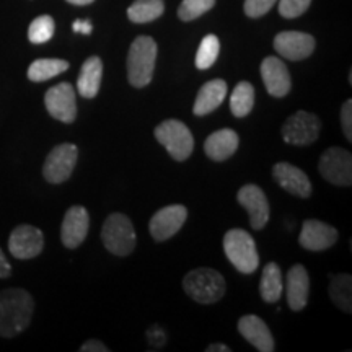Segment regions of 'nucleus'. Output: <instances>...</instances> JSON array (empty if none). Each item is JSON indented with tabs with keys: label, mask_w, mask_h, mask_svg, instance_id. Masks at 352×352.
<instances>
[{
	"label": "nucleus",
	"mask_w": 352,
	"mask_h": 352,
	"mask_svg": "<svg viewBox=\"0 0 352 352\" xmlns=\"http://www.w3.org/2000/svg\"><path fill=\"white\" fill-rule=\"evenodd\" d=\"M155 139L176 162H184L195 151V138L189 127L178 120H166L155 127Z\"/></svg>",
	"instance_id": "obj_6"
},
{
	"label": "nucleus",
	"mask_w": 352,
	"mask_h": 352,
	"mask_svg": "<svg viewBox=\"0 0 352 352\" xmlns=\"http://www.w3.org/2000/svg\"><path fill=\"white\" fill-rule=\"evenodd\" d=\"M34 311L32 294L10 287L0 292V336L15 338L30 327Z\"/></svg>",
	"instance_id": "obj_1"
},
{
	"label": "nucleus",
	"mask_w": 352,
	"mask_h": 352,
	"mask_svg": "<svg viewBox=\"0 0 352 352\" xmlns=\"http://www.w3.org/2000/svg\"><path fill=\"white\" fill-rule=\"evenodd\" d=\"M239 204L246 209L250 215V226L254 230H263L270 222V202L264 191L256 184H245L236 195Z\"/></svg>",
	"instance_id": "obj_12"
},
{
	"label": "nucleus",
	"mask_w": 352,
	"mask_h": 352,
	"mask_svg": "<svg viewBox=\"0 0 352 352\" xmlns=\"http://www.w3.org/2000/svg\"><path fill=\"white\" fill-rule=\"evenodd\" d=\"M44 107L54 120L64 124H72L77 118L76 90L67 82L57 83L44 95Z\"/></svg>",
	"instance_id": "obj_10"
},
{
	"label": "nucleus",
	"mask_w": 352,
	"mask_h": 352,
	"mask_svg": "<svg viewBox=\"0 0 352 352\" xmlns=\"http://www.w3.org/2000/svg\"><path fill=\"white\" fill-rule=\"evenodd\" d=\"M215 6V0H183L178 8V16L183 21L199 19Z\"/></svg>",
	"instance_id": "obj_31"
},
{
	"label": "nucleus",
	"mask_w": 352,
	"mask_h": 352,
	"mask_svg": "<svg viewBox=\"0 0 352 352\" xmlns=\"http://www.w3.org/2000/svg\"><path fill=\"white\" fill-rule=\"evenodd\" d=\"M54 30H56V23L52 16L50 15L36 16L28 28L30 43L33 44L47 43L52 36H54Z\"/></svg>",
	"instance_id": "obj_30"
},
{
	"label": "nucleus",
	"mask_w": 352,
	"mask_h": 352,
	"mask_svg": "<svg viewBox=\"0 0 352 352\" xmlns=\"http://www.w3.org/2000/svg\"><path fill=\"white\" fill-rule=\"evenodd\" d=\"M78 160V148L74 144L56 145L46 157L43 166V176L47 183L60 184L72 176Z\"/></svg>",
	"instance_id": "obj_7"
},
{
	"label": "nucleus",
	"mask_w": 352,
	"mask_h": 352,
	"mask_svg": "<svg viewBox=\"0 0 352 352\" xmlns=\"http://www.w3.org/2000/svg\"><path fill=\"white\" fill-rule=\"evenodd\" d=\"M101 240H103L104 248L111 254L129 256L134 252L138 236H135L131 219L124 214L114 212L104 220L103 228H101Z\"/></svg>",
	"instance_id": "obj_5"
},
{
	"label": "nucleus",
	"mask_w": 352,
	"mask_h": 352,
	"mask_svg": "<svg viewBox=\"0 0 352 352\" xmlns=\"http://www.w3.org/2000/svg\"><path fill=\"white\" fill-rule=\"evenodd\" d=\"M69 69V63L64 59H38L28 67V78L34 83L51 80Z\"/></svg>",
	"instance_id": "obj_27"
},
{
	"label": "nucleus",
	"mask_w": 352,
	"mask_h": 352,
	"mask_svg": "<svg viewBox=\"0 0 352 352\" xmlns=\"http://www.w3.org/2000/svg\"><path fill=\"white\" fill-rule=\"evenodd\" d=\"M320 175L328 183L336 186H351L352 184V155L342 147H329L324 151L318 164Z\"/></svg>",
	"instance_id": "obj_9"
},
{
	"label": "nucleus",
	"mask_w": 352,
	"mask_h": 352,
	"mask_svg": "<svg viewBox=\"0 0 352 352\" xmlns=\"http://www.w3.org/2000/svg\"><path fill=\"white\" fill-rule=\"evenodd\" d=\"M165 2L164 0H135L127 8V16L132 23H151L158 16L164 15Z\"/></svg>",
	"instance_id": "obj_26"
},
{
	"label": "nucleus",
	"mask_w": 352,
	"mask_h": 352,
	"mask_svg": "<svg viewBox=\"0 0 352 352\" xmlns=\"http://www.w3.org/2000/svg\"><path fill=\"white\" fill-rule=\"evenodd\" d=\"M90 227V215L82 206H72L64 215L63 228H60V240L65 248H78L88 235Z\"/></svg>",
	"instance_id": "obj_15"
},
{
	"label": "nucleus",
	"mask_w": 352,
	"mask_h": 352,
	"mask_svg": "<svg viewBox=\"0 0 352 352\" xmlns=\"http://www.w3.org/2000/svg\"><path fill=\"white\" fill-rule=\"evenodd\" d=\"M65 2L72 3V6H90L95 0H65Z\"/></svg>",
	"instance_id": "obj_40"
},
{
	"label": "nucleus",
	"mask_w": 352,
	"mask_h": 352,
	"mask_svg": "<svg viewBox=\"0 0 352 352\" xmlns=\"http://www.w3.org/2000/svg\"><path fill=\"white\" fill-rule=\"evenodd\" d=\"M272 176L276 183L290 195L307 199L311 195V183L308 179L307 173L298 166H294L287 162H279L272 168Z\"/></svg>",
	"instance_id": "obj_18"
},
{
	"label": "nucleus",
	"mask_w": 352,
	"mask_h": 352,
	"mask_svg": "<svg viewBox=\"0 0 352 352\" xmlns=\"http://www.w3.org/2000/svg\"><path fill=\"white\" fill-rule=\"evenodd\" d=\"M338 241V230L329 223L321 222V220H305L303 222L298 243L302 248L308 252H324L331 248Z\"/></svg>",
	"instance_id": "obj_14"
},
{
	"label": "nucleus",
	"mask_w": 352,
	"mask_h": 352,
	"mask_svg": "<svg viewBox=\"0 0 352 352\" xmlns=\"http://www.w3.org/2000/svg\"><path fill=\"white\" fill-rule=\"evenodd\" d=\"M223 252L241 274H252L259 266V254L253 236L241 228H232L223 236Z\"/></svg>",
	"instance_id": "obj_4"
},
{
	"label": "nucleus",
	"mask_w": 352,
	"mask_h": 352,
	"mask_svg": "<svg viewBox=\"0 0 352 352\" xmlns=\"http://www.w3.org/2000/svg\"><path fill=\"white\" fill-rule=\"evenodd\" d=\"M206 352H230V347L226 346V344H210Z\"/></svg>",
	"instance_id": "obj_39"
},
{
	"label": "nucleus",
	"mask_w": 352,
	"mask_h": 352,
	"mask_svg": "<svg viewBox=\"0 0 352 352\" xmlns=\"http://www.w3.org/2000/svg\"><path fill=\"white\" fill-rule=\"evenodd\" d=\"M147 336H148V341H152L153 346L160 347V346L165 344V333L160 331V329H158V331H155V328L148 329Z\"/></svg>",
	"instance_id": "obj_36"
},
{
	"label": "nucleus",
	"mask_w": 352,
	"mask_h": 352,
	"mask_svg": "<svg viewBox=\"0 0 352 352\" xmlns=\"http://www.w3.org/2000/svg\"><path fill=\"white\" fill-rule=\"evenodd\" d=\"M101 76H103V63L98 56L88 57L82 64L80 74L77 78V90L82 98L91 100L98 95L101 85Z\"/></svg>",
	"instance_id": "obj_23"
},
{
	"label": "nucleus",
	"mask_w": 352,
	"mask_h": 352,
	"mask_svg": "<svg viewBox=\"0 0 352 352\" xmlns=\"http://www.w3.org/2000/svg\"><path fill=\"white\" fill-rule=\"evenodd\" d=\"M188 219V209L182 204L166 206V208L157 210L148 223L152 239L155 241H166L176 235Z\"/></svg>",
	"instance_id": "obj_11"
},
{
	"label": "nucleus",
	"mask_w": 352,
	"mask_h": 352,
	"mask_svg": "<svg viewBox=\"0 0 352 352\" xmlns=\"http://www.w3.org/2000/svg\"><path fill=\"white\" fill-rule=\"evenodd\" d=\"M320 129V118L314 113L302 111L300 109V111L294 113L292 116L285 120L280 134H283L284 142L303 147V145L314 144L318 139Z\"/></svg>",
	"instance_id": "obj_8"
},
{
	"label": "nucleus",
	"mask_w": 352,
	"mask_h": 352,
	"mask_svg": "<svg viewBox=\"0 0 352 352\" xmlns=\"http://www.w3.org/2000/svg\"><path fill=\"white\" fill-rule=\"evenodd\" d=\"M240 139L233 129H220L215 131L206 139L204 152L210 160L226 162L230 158L239 148Z\"/></svg>",
	"instance_id": "obj_21"
},
{
	"label": "nucleus",
	"mask_w": 352,
	"mask_h": 352,
	"mask_svg": "<svg viewBox=\"0 0 352 352\" xmlns=\"http://www.w3.org/2000/svg\"><path fill=\"white\" fill-rule=\"evenodd\" d=\"M183 287L192 300L202 305L217 303L227 292L223 276L210 267H196L189 271L183 279Z\"/></svg>",
	"instance_id": "obj_3"
},
{
	"label": "nucleus",
	"mask_w": 352,
	"mask_h": 352,
	"mask_svg": "<svg viewBox=\"0 0 352 352\" xmlns=\"http://www.w3.org/2000/svg\"><path fill=\"white\" fill-rule=\"evenodd\" d=\"M277 0H245V13L250 19H259L274 7Z\"/></svg>",
	"instance_id": "obj_33"
},
{
	"label": "nucleus",
	"mask_w": 352,
	"mask_h": 352,
	"mask_svg": "<svg viewBox=\"0 0 352 352\" xmlns=\"http://www.w3.org/2000/svg\"><path fill=\"white\" fill-rule=\"evenodd\" d=\"M329 298L340 310L352 311V277L351 274H336L329 283Z\"/></svg>",
	"instance_id": "obj_25"
},
{
	"label": "nucleus",
	"mask_w": 352,
	"mask_h": 352,
	"mask_svg": "<svg viewBox=\"0 0 352 352\" xmlns=\"http://www.w3.org/2000/svg\"><path fill=\"white\" fill-rule=\"evenodd\" d=\"M227 96V83L222 78H215V80H209L208 83L201 87L197 91L195 107H192V113L196 116H206V114L212 113L217 109L220 104L223 103Z\"/></svg>",
	"instance_id": "obj_22"
},
{
	"label": "nucleus",
	"mask_w": 352,
	"mask_h": 352,
	"mask_svg": "<svg viewBox=\"0 0 352 352\" xmlns=\"http://www.w3.org/2000/svg\"><path fill=\"white\" fill-rule=\"evenodd\" d=\"M310 3L311 0H280L279 13L284 19H297L308 10Z\"/></svg>",
	"instance_id": "obj_32"
},
{
	"label": "nucleus",
	"mask_w": 352,
	"mask_h": 352,
	"mask_svg": "<svg viewBox=\"0 0 352 352\" xmlns=\"http://www.w3.org/2000/svg\"><path fill=\"white\" fill-rule=\"evenodd\" d=\"M261 77L267 94L274 98H284L292 87L289 69L279 57L270 56L261 63Z\"/></svg>",
	"instance_id": "obj_17"
},
{
	"label": "nucleus",
	"mask_w": 352,
	"mask_h": 352,
	"mask_svg": "<svg viewBox=\"0 0 352 352\" xmlns=\"http://www.w3.org/2000/svg\"><path fill=\"white\" fill-rule=\"evenodd\" d=\"M254 107V88L250 82H240L230 95V111L235 118H245Z\"/></svg>",
	"instance_id": "obj_28"
},
{
	"label": "nucleus",
	"mask_w": 352,
	"mask_h": 352,
	"mask_svg": "<svg viewBox=\"0 0 352 352\" xmlns=\"http://www.w3.org/2000/svg\"><path fill=\"white\" fill-rule=\"evenodd\" d=\"M239 331L254 349L261 352H272L276 349L274 338L267 324L256 315H245L239 320Z\"/></svg>",
	"instance_id": "obj_20"
},
{
	"label": "nucleus",
	"mask_w": 352,
	"mask_h": 352,
	"mask_svg": "<svg viewBox=\"0 0 352 352\" xmlns=\"http://www.w3.org/2000/svg\"><path fill=\"white\" fill-rule=\"evenodd\" d=\"M341 126L347 142H352V100H347L341 108Z\"/></svg>",
	"instance_id": "obj_34"
},
{
	"label": "nucleus",
	"mask_w": 352,
	"mask_h": 352,
	"mask_svg": "<svg viewBox=\"0 0 352 352\" xmlns=\"http://www.w3.org/2000/svg\"><path fill=\"white\" fill-rule=\"evenodd\" d=\"M220 41L215 34H208L199 44V50L196 54V67L199 70H206L212 67L219 57Z\"/></svg>",
	"instance_id": "obj_29"
},
{
	"label": "nucleus",
	"mask_w": 352,
	"mask_h": 352,
	"mask_svg": "<svg viewBox=\"0 0 352 352\" xmlns=\"http://www.w3.org/2000/svg\"><path fill=\"white\" fill-rule=\"evenodd\" d=\"M157 43L151 36H139L131 44L127 54V78L135 88H144L152 82L157 60Z\"/></svg>",
	"instance_id": "obj_2"
},
{
	"label": "nucleus",
	"mask_w": 352,
	"mask_h": 352,
	"mask_svg": "<svg viewBox=\"0 0 352 352\" xmlns=\"http://www.w3.org/2000/svg\"><path fill=\"white\" fill-rule=\"evenodd\" d=\"M74 32L83 33V34H90L91 33V23L88 20H77L76 23H74Z\"/></svg>",
	"instance_id": "obj_38"
},
{
	"label": "nucleus",
	"mask_w": 352,
	"mask_h": 352,
	"mask_svg": "<svg viewBox=\"0 0 352 352\" xmlns=\"http://www.w3.org/2000/svg\"><path fill=\"white\" fill-rule=\"evenodd\" d=\"M44 248V235L33 226L15 227L8 239V250L16 259H32L41 254Z\"/></svg>",
	"instance_id": "obj_13"
},
{
	"label": "nucleus",
	"mask_w": 352,
	"mask_h": 352,
	"mask_svg": "<svg viewBox=\"0 0 352 352\" xmlns=\"http://www.w3.org/2000/svg\"><path fill=\"white\" fill-rule=\"evenodd\" d=\"M315 38L302 32H283L274 38V50L284 59L302 60L315 51Z\"/></svg>",
	"instance_id": "obj_16"
},
{
	"label": "nucleus",
	"mask_w": 352,
	"mask_h": 352,
	"mask_svg": "<svg viewBox=\"0 0 352 352\" xmlns=\"http://www.w3.org/2000/svg\"><path fill=\"white\" fill-rule=\"evenodd\" d=\"M308 292H310V277L307 267L302 264H294L285 279V297L289 307L294 311L303 310L308 303Z\"/></svg>",
	"instance_id": "obj_19"
},
{
	"label": "nucleus",
	"mask_w": 352,
	"mask_h": 352,
	"mask_svg": "<svg viewBox=\"0 0 352 352\" xmlns=\"http://www.w3.org/2000/svg\"><path fill=\"white\" fill-rule=\"evenodd\" d=\"M82 352H109V347L98 340H90L80 347Z\"/></svg>",
	"instance_id": "obj_35"
},
{
	"label": "nucleus",
	"mask_w": 352,
	"mask_h": 352,
	"mask_svg": "<svg viewBox=\"0 0 352 352\" xmlns=\"http://www.w3.org/2000/svg\"><path fill=\"white\" fill-rule=\"evenodd\" d=\"M284 283H283V272L276 263H267L264 266L261 280H259V294H261L263 300L267 303H276L283 296Z\"/></svg>",
	"instance_id": "obj_24"
},
{
	"label": "nucleus",
	"mask_w": 352,
	"mask_h": 352,
	"mask_svg": "<svg viewBox=\"0 0 352 352\" xmlns=\"http://www.w3.org/2000/svg\"><path fill=\"white\" fill-rule=\"evenodd\" d=\"M12 274V266L8 263L6 254H3L2 248H0V279H6V277H10Z\"/></svg>",
	"instance_id": "obj_37"
}]
</instances>
